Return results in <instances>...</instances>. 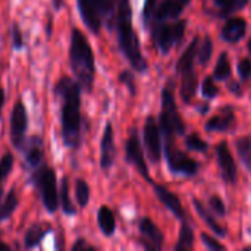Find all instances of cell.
I'll list each match as a JSON object with an SVG mask.
<instances>
[{"label":"cell","instance_id":"22","mask_svg":"<svg viewBox=\"0 0 251 251\" xmlns=\"http://www.w3.org/2000/svg\"><path fill=\"white\" fill-rule=\"evenodd\" d=\"M97 224L104 237H112L116 231V219L107 206H101L97 212Z\"/></svg>","mask_w":251,"mask_h":251},{"label":"cell","instance_id":"36","mask_svg":"<svg viewBox=\"0 0 251 251\" xmlns=\"http://www.w3.org/2000/svg\"><path fill=\"white\" fill-rule=\"evenodd\" d=\"M218 93H219V90H218V87L215 85L213 78H206V79L203 81V84H201V94H203V97L207 99V100H210V99L216 97Z\"/></svg>","mask_w":251,"mask_h":251},{"label":"cell","instance_id":"3","mask_svg":"<svg viewBox=\"0 0 251 251\" xmlns=\"http://www.w3.org/2000/svg\"><path fill=\"white\" fill-rule=\"evenodd\" d=\"M69 65L81 88L87 93L93 90L96 63L94 53L87 37L78 28L71 29L69 37Z\"/></svg>","mask_w":251,"mask_h":251},{"label":"cell","instance_id":"27","mask_svg":"<svg viewBox=\"0 0 251 251\" xmlns=\"http://www.w3.org/2000/svg\"><path fill=\"white\" fill-rule=\"evenodd\" d=\"M193 247H194V232H193V228L188 225V222L184 219L182 226H181V232H179V240L175 246V250L187 251L191 250Z\"/></svg>","mask_w":251,"mask_h":251},{"label":"cell","instance_id":"20","mask_svg":"<svg viewBox=\"0 0 251 251\" xmlns=\"http://www.w3.org/2000/svg\"><path fill=\"white\" fill-rule=\"evenodd\" d=\"M51 232V225L49 224H34L28 228V231L24 235V247L25 249H34L41 244L44 237Z\"/></svg>","mask_w":251,"mask_h":251},{"label":"cell","instance_id":"1","mask_svg":"<svg viewBox=\"0 0 251 251\" xmlns=\"http://www.w3.org/2000/svg\"><path fill=\"white\" fill-rule=\"evenodd\" d=\"M81 85L71 76H62L53 87V93L60 99V128L65 147L78 150L82 143L81 115Z\"/></svg>","mask_w":251,"mask_h":251},{"label":"cell","instance_id":"28","mask_svg":"<svg viewBox=\"0 0 251 251\" xmlns=\"http://www.w3.org/2000/svg\"><path fill=\"white\" fill-rule=\"evenodd\" d=\"M237 146V153L241 159V162L244 163V166L247 168V171L251 174V137H240L235 143Z\"/></svg>","mask_w":251,"mask_h":251},{"label":"cell","instance_id":"18","mask_svg":"<svg viewBox=\"0 0 251 251\" xmlns=\"http://www.w3.org/2000/svg\"><path fill=\"white\" fill-rule=\"evenodd\" d=\"M154 193L159 197V200L166 206V209H169L178 219H181V221L185 219V212L182 209V204H181L179 199L172 191H169L168 188H165L162 185L154 184Z\"/></svg>","mask_w":251,"mask_h":251},{"label":"cell","instance_id":"16","mask_svg":"<svg viewBox=\"0 0 251 251\" xmlns=\"http://www.w3.org/2000/svg\"><path fill=\"white\" fill-rule=\"evenodd\" d=\"M140 232L144 240V247L147 250H162L163 246V235L160 229L153 224L151 219L144 218L140 222Z\"/></svg>","mask_w":251,"mask_h":251},{"label":"cell","instance_id":"21","mask_svg":"<svg viewBox=\"0 0 251 251\" xmlns=\"http://www.w3.org/2000/svg\"><path fill=\"white\" fill-rule=\"evenodd\" d=\"M200 38L196 37L190 46L185 49V51L182 53V56L179 57L178 60V65H176V72L181 75L184 72H190V71H194V60H196V56L199 53V41Z\"/></svg>","mask_w":251,"mask_h":251},{"label":"cell","instance_id":"35","mask_svg":"<svg viewBox=\"0 0 251 251\" xmlns=\"http://www.w3.org/2000/svg\"><path fill=\"white\" fill-rule=\"evenodd\" d=\"M185 144L190 150L199 151V153H204L209 149V144L204 140H201L197 134H190L185 140Z\"/></svg>","mask_w":251,"mask_h":251},{"label":"cell","instance_id":"8","mask_svg":"<svg viewBox=\"0 0 251 251\" xmlns=\"http://www.w3.org/2000/svg\"><path fill=\"white\" fill-rule=\"evenodd\" d=\"M165 157L169 166V171L179 176H193L199 172V163L188 157L185 153L176 149L175 140H163Z\"/></svg>","mask_w":251,"mask_h":251},{"label":"cell","instance_id":"42","mask_svg":"<svg viewBox=\"0 0 251 251\" xmlns=\"http://www.w3.org/2000/svg\"><path fill=\"white\" fill-rule=\"evenodd\" d=\"M53 18L49 15V19H47V25H46V34H47V38L51 37V31H53Z\"/></svg>","mask_w":251,"mask_h":251},{"label":"cell","instance_id":"10","mask_svg":"<svg viewBox=\"0 0 251 251\" xmlns=\"http://www.w3.org/2000/svg\"><path fill=\"white\" fill-rule=\"evenodd\" d=\"M125 154H126V162H128L129 165H132L147 182H153V181H151V176H150V174H149L147 165H146V157H144L143 147H141V143H140V138H138V132H137L135 128L131 129L129 137H128V140H126V144H125Z\"/></svg>","mask_w":251,"mask_h":251},{"label":"cell","instance_id":"7","mask_svg":"<svg viewBox=\"0 0 251 251\" xmlns=\"http://www.w3.org/2000/svg\"><path fill=\"white\" fill-rule=\"evenodd\" d=\"M187 21L178 19L175 22H156L153 24V40L162 53H169L176 44H179L185 35Z\"/></svg>","mask_w":251,"mask_h":251},{"label":"cell","instance_id":"40","mask_svg":"<svg viewBox=\"0 0 251 251\" xmlns=\"http://www.w3.org/2000/svg\"><path fill=\"white\" fill-rule=\"evenodd\" d=\"M201 241H203V244H204L209 250H213V251L225 250V247H224L219 241H216L215 238L209 237L207 234H201Z\"/></svg>","mask_w":251,"mask_h":251},{"label":"cell","instance_id":"4","mask_svg":"<svg viewBox=\"0 0 251 251\" xmlns=\"http://www.w3.org/2000/svg\"><path fill=\"white\" fill-rule=\"evenodd\" d=\"M118 3L119 0H76L82 22L93 34H99L103 24L113 25Z\"/></svg>","mask_w":251,"mask_h":251},{"label":"cell","instance_id":"15","mask_svg":"<svg viewBox=\"0 0 251 251\" xmlns=\"http://www.w3.org/2000/svg\"><path fill=\"white\" fill-rule=\"evenodd\" d=\"M21 153H24L25 157V163L26 168L29 171L37 169L41 163H44V141L40 135H34L29 137L24 146V149L21 150Z\"/></svg>","mask_w":251,"mask_h":251},{"label":"cell","instance_id":"31","mask_svg":"<svg viewBox=\"0 0 251 251\" xmlns=\"http://www.w3.org/2000/svg\"><path fill=\"white\" fill-rule=\"evenodd\" d=\"M75 197H76V203L81 209L87 207L88 201H90V185L87 184V181L84 179H76L75 182Z\"/></svg>","mask_w":251,"mask_h":251},{"label":"cell","instance_id":"13","mask_svg":"<svg viewBox=\"0 0 251 251\" xmlns=\"http://www.w3.org/2000/svg\"><path fill=\"white\" fill-rule=\"evenodd\" d=\"M115 156H116V147H115L113 125L107 122L100 141V168L103 171H109L115 163Z\"/></svg>","mask_w":251,"mask_h":251},{"label":"cell","instance_id":"11","mask_svg":"<svg viewBox=\"0 0 251 251\" xmlns=\"http://www.w3.org/2000/svg\"><path fill=\"white\" fill-rule=\"evenodd\" d=\"M143 135H144V144L147 154L153 163H159L162 157V132L157 121L153 116H149L144 122L143 128Z\"/></svg>","mask_w":251,"mask_h":251},{"label":"cell","instance_id":"5","mask_svg":"<svg viewBox=\"0 0 251 251\" xmlns=\"http://www.w3.org/2000/svg\"><path fill=\"white\" fill-rule=\"evenodd\" d=\"M159 126L160 132L163 134V140H175L176 135L185 134V125L175 103L172 79L166 82L162 91V112L159 118Z\"/></svg>","mask_w":251,"mask_h":251},{"label":"cell","instance_id":"33","mask_svg":"<svg viewBox=\"0 0 251 251\" xmlns=\"http://www.w3.org/2000/svg\"><path fill=\"white\" fill-rule=\"evenodd\" d=\"M10 44H12L13 50H22L25 47V40H24L22 29L19 28V25L16 22H13L10 25Z\"/></svg>","mask_w":251,"mask_h":251},{"label":"cell","instance_id":"39","mask_svg":"<svg viewBox=\"0 0 251 251\" xmlns=\"http://www.w3.org/2000/svg\"><path fill=\"white\" fill-rule=\"evenodd\" d=\"M119 81L128 87V90H129V93H131L132 96L135 94V81H134V75H132L131 72H128V71L122 72V74L119 75Z\"/></svg>","mask_w":251,"mask_h":251},{"label":"cell","instance_id":"46","mask_svg":"<svg viewBox=\"0 0 251 251\" xmlns=\"http://www.w3.org/2000/svg\"><path fill=\"white\" fill-rule=\"evenodd\" d=\"M1 201H3V188L0 187V206H1Z\"/></svg>","mask_w":251,"mask_h":251},{"label":"cell","instance_id":"6","mask_svg":"<svg viewBox=\"0 0 251 251\" xmlns=\"http://www.w3.org/2000/svg\"><path fill=\"white\" fill-rule=\"evenodd\" d=\"M31 181L40 193L44 209L49 213L57 212V207L60 206V199H59L57 179L54 171L49 165L41 163L37 169L32 171Z\"/></svg>","mask_w":251,"mask_h":251},{"label":"cell","instance_id":"32","mask_svg":"<svg viewBox=\"0 0 251 251\" xmlns=\"http://www.w3.org/2000/svg\"><path fill=\"white\" fill-rule=\"evenodd\" d=\"M13 165H15V157L10 151L4 153L0 159V187L1 184L6 181V178L10 175L12 169H13Z\"/></svg>","mask_w":251,"mask_h":251},{"label":"cell","instance_id":"14","mask_svg":"<svg viewBox=\"0 0 251 251\" xmlns=\"http://www.w3.org/2000/svg\"><path fill=\"white\" fill-rule=\"evenodd\" d=\"M216 156H218V163L221 168V174L225 182L228 184H235L238 178V171H237V163L229 151V147L225 141H222L218 149H216Z\"/></svg>","mask_w":251,"mask_h":251},{"label":"cell","instance_id":"47","mask_svg":"<svg viewBox=\"0 0 251 251\" xmlns=\"http://www.w3.org/2000/svg\"><path fill=\"white\" fill-rule=\"evenodd\" d=\"M249 50H250V53H251V38H250V41H249Z\"/></svg>","mask_w":251,"mask_h":251},{"label":"cell","instance_id":"44","mask_svg":"<svg viewBox=\"0 0 251 251\" xmlns=\"http://www.w3.org/2000/svg\"><path fill=\"white\" fill-rule=\"evenodd\" d=\"M53 7L54 10H60L63 7V0H53Z\"/></svg>","mask_w":251,"mask_h":251},{"label":"cell","instance_id":"17","mask_svg":"<svg viewBox=\"0 0 251 251\" xmlns=\"http://www.w3.org/2000/svg\"><path fill=\"white\" fill-rule=\"evenodd\" d=\"M235 126V115L231 107L222 109V112L206 122V131L209 132H228Z\"/></svg>","mask_w":251,"mask_h":251},{"label":"cell","instance_id":"41","mask_svg":"<svg viewBox=\"0 0 251 251\" xmlns=\"http://www.w3.org/2000/svg\"><path fill=\"white\" fill-rule=\"evenodd\" d=\"M72 250L74 251H96L97 249L91 244H88L84 238H78L74 246H72Z\"/></svg>","mask_w":251,"mask_h":251},{"label":"cell","instance_id":"19","mask_svg":"<svg viewBox=\"0 0 251 251\" xmlns=\"http://www.w3.org/2000/svg\"><path fill=\"white\" fill-rule=\"evenodd\" d=\"M247 32V22L243 18H231L222 28V38L228 43H237L243 40Z\"/></svg>","mask_w":251,"mask_h":251},{"label":"cell","instance_id":"38","mask_svg":"<svg viewBox=\"0 0 251 251\" xmlns=\"http://www.w3.org/2000/svg\"><path fill=\"white\" fill-rule=\"evenodd\" d=\"M238 75L243 81H247L251 78V60L250 59H243L238 63Z\"/></svg>","mask_w":251,"mask_h":251},{"label":"cell","instance_id":"9","mask_svg":"<svg viewBox=\"0 0 251 251\" xmlns=\"http://www.w3.org/2000/svg\"><path fill=\"white\" fill-rule=\"evenodd\" d=\"M26 131H28V112L24 101L18 100L10 112L9 137L12 146L19 151L24 149L26 143Z\"/></svg>","mask_w":251,"mask_h":251},{"label":"cell","instance_id":"34","mask_svg":"<svg viewBox=\"0 0 251 251\" xmlns=\"http://www.w3.org/2000/svg\"><path fill=\"white\" fill-rule=\"evenodd\" d=\"M212 53H213V43L209 37H206L201 43V47L199 49V53H197V57H199V63L201 65H207V62L210 60L212 57Z\"/></svg>","mask_w":251,"mask_h":251},{"label":"cell","instance_id":"12","mask_svg":"<svg viewBox=\"0 0 251 251\" xmlns=\"http://www.w3.org/2000/svg\"><path fill=\"white\" fill-rule=\"evenodd\" d=\"M190 1L191 0H160L153 10L149 26L151 25V22L156 24V22H165L168 19H176L185 10Z\"/></svg>","mask_w":251,"mask_h":251},{"label":"cell","instance_id":"29","mask_svg":"<svg viewBox=\"0 0 251 251\" xmlns=\"http://www.w3.org/2000/svg\"><path fill=\"white\" fill-rule=\"evenodd\" d=\"M247 0H215V6L219 9V15L222 18L229 16L231 13L238 12L246 6Z\"/></svg>","mask_w":251,"mask_h":251},{"label":"cell","instance_id":"23","mask_svg":"<svg viewBox=\"0 0 251 251\" xmlns=\"http://www.w3.org/2000/svg\"><path fill=\"white\" fill-rule=\"evenodd\" d=\"M181 97L182 100L188 104L191 103V99L194 97L196 91H197V75L196 71H190V72H184L181 74Z\"/></svg>","mask_w":251,"mask_h":251},{"label":"cell","instance_id":"30","mask_svg":"<svg viewBox=\"0 0 251 251\" xmlns=\"http://www.w3.org/2000/svg\"><path fill=\"white\" fill-rule=\"evenodd\" d=\"M231 75V65H229V57H228V53H222L218 59V63H216V68H215V72H213V78L216 81H225L228 79Z\"/></svg>","mask_w":251,"mask_h":251},{"label":"cell","instance_id":"43","mask_svg":"<svg viewBox=\"0 0 251 251\" xmlns=\"http://www.w3.org/2000/svg\"><path fill=\"white\" fill-rule=\"evenodd\" d=\"M4 99H6V96H4V90H3V87H1V84H0V116H1L3 106H4Z\"/></svg>","mask_w":251,"mask_h":251},{"label":"cell","instance_id":"24","mask_svg":"<svg viewBox=\"0 0 251 251\" xmlns=\"http://www.w3.org/2000/svg\"><path fill=\"white\" fill-rule=\"evenodd\" d=\"M193 203H194V207H196V210H197V213L200 215V218L206 222V225L218 235V237H225L226 235V231L216 222V219L207 212V209L204 207V204L200 201V200H197V199H193Z\"/></svg>","mask_w":251,"mask_h":251},{"label":"cell","instance_id":"25","mask_svg":"<svg viewBox=\"0 0 251 251\" xmlns=\"http://www.w3.org/2000/svg\"><path fill=\"white\" fill-rule=\"evenodd\" d=\"M18 206H19V197H18L15 188H12L6 194V197L3 199V201H1V206H0V224L4 222V221H7L15 213V210L18 209Z\"/></svg>","mask_w":251,"mask_h":251},{"label":"cell","instance_id":"37","mask_svg":"<svg viewBox=\"0 0 251 251\" xmlns=\"http://www.w3.org/2000/svg\"><path fill=\"white\" fill-rule=\"evenodd\" d=\"M210 207H212L213 213H216L218 216H225L226 215L225 204H224V201H222V199L219 196H212L210 197Z\"/></svg>","mask_w":251,"mask_h":251},{"label":"cell","instance_id":"26","mask_svg":"<svg viewBox=\"0 0 251 251\" xmlns=\"http://www.w3.org/2000/svg\"><path fill=\"white\" fill-rule=\"evenodd\" d=\"M59 199H60L62 210H63V213L66 216L76 215V207H75V204H72V200H71V196H69V179H68V176H63L62 181H60Z\"/></svg>","mask_w":251,"mask_h":251},{"label":"cell","instance_id":"2","mask_svg":"<svg viewBox=\"0 0 251 251\" xmlns=\"http://www.w3.org/2000/svg\"><path fill=\"white\" fill-rule=\"evenodd\" d=\"M113 24L116 26L118 46L121 53L137 72L144 74L149 69V65L141 53V46L132 26V10L129 0H119Z\"/></svg>","mask_w":251,"mask_h":251},{"label":"cell","instance_id":"45","mask_svg":"<svg viewBox=\"0 0 251 251\" xmlns=\"http://www.w3.org/2000/svg\"><path fill=\"white\" fill-rule=\"evenodd\" d=\"M0 249H1V250H10V247H9L7 244L1 243V240H0Z\"/></svg>","mask_w":251,"mask_h":251}]
</instances>
